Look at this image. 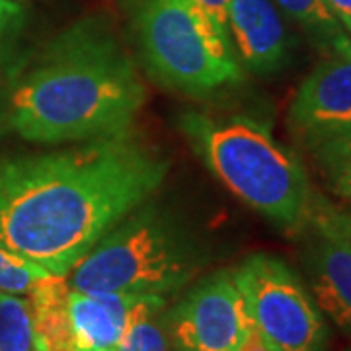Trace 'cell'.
<instances>
[{
	"label": "cell",
	"mask_w": 351,
	"mask_h": 351,
	"mask_svg": "<svg viewBox=\"0 0 351 351\" xmlns=\"http://www.w3.org/2000/svg\"><path fill=\"white\" fill-rule=\"evenodd\" d=\"M168 168L131 129L0 158V248L66 277L110 228L154 197Z\"/></svg>",
	"instance_id": "6da1fadb"
},
{
	"label": "cell",
	"mask_w": 351,
	"mask_h": 351,
	"mask_svg": "<svg viewBox=\"0 0 351 351\" xmlns=\"http://www.w3.org/2000/svg\"><path fill=\"white\" fill-rule=\"evenodd\" d=\"M147 101L133 57L104 16L63 27L14 84L8 127L29 143L69 145L125 131Z\"/></svg>",
	"instance_id": "7a4b0ae2"
},
{
	"label": "cell",
	"mask_w": 351,
	"mask_h": 351,
	"mask_svg": "<svg viewBox=\"0 0 351 351\" xmlns=\"http://www.w3.org/2000/svg\"><path fill=\"white\" fill-rule=\"evenodd\" d=\"M180 131L211 174L256 213L301 234L316 201L311 178L295 152L250 115L186 112Z\"/></svg>",
	"instance_id": "3957f363"
},
{
	"label": "cell",
	"mask_w": 351,
	"mask_h": 351,
	"mask_svg": "<svg viewBox=\"0 0 351 351\" xmlns=\"http://www.w3.org/2000/svg\"><path fill=\"white\" fill-rule=\"evenodd\" d=\"M207 244L189 223L156 201H145L101 237L66 276L76 291L170 297L209 263Z\"/></svg>",
	"instance_id": "277c9868"
},
{
	"label": "cell",
	"mask_w": 351,
	"mask_h": 351,
	"mask_svg": "<svg viewBox=\"0 0 351 351\" xmlns=\"http://www.w3.org/2000/svg\"><path fill=\"white\" fill-rule=\"evenodd\" d=\"M133 34L149 75L191 98L244 82L223 32L191 0H133Z\"/></svg>",
	"instance_id": "5b68a950"
},
{
	"label": "cell",
	"mask_w": 351,
	"mask_h": 351,
	"mask_svg": "<svg viewBox=\"0 0 351 351\" xmlns=\"http://www.w3.org/2000/svg\"><path fill=\"white\" fill-rule=\"evenodd\" d=\"M260 336L274 351H324L330 330L301 276L258 252L230 269Z\"/></svg>",
	"instance_id": "8992f818"
},
{
	"label": "cell",
	"mask_w": 351,
	"mask_h": 351,
	"mask_svg": "<svg viewBox=\"0 0 351 351\" xmlns=\"http://www.w3.org/2000/svg\"><path fill=\"white\" fill-rule=\"evenodd\" d=\"M172 351H274L260 336L230 269L199 279L162 313Z\"/></svg>",
	"instance_id": "52a82bcc"
},
{
	"label": "cell",
	"mask_w": 351,
	"mask_h": 351,
	"mask_svg": "<svg viewBox=\"0 0 351 351\" xmlns=\"http://www.w3.org/2000/svg\"><path fill=\"white\" fill-rule=\"evenodd\" d=\"M301 237L306 287L322 314L351 338V217L318 193Z\"/></svg>",
	"instance_id": "ba28073f"
},
{
	"label": "cell",
	"mask_w": 351,
	"mask_h": 351,
	"mask_svg": "<svg viewBox=\"0 0 351 351\" xmlns=\"http://www.w3.org/2000/svg\"><path fill=\"white\" fill-rule=\"evenodd\" d=\"M289 127L308 149L351 131V45L324 55L289 106Z\"/></svg>",
	"instance_id": "9c48e42d"
},
{
	"label": "cell",
	"mask_w": 351,
	"mask_h": 351,
	"mask_svg": "<svg viewBox=\"0 0 351 351\" xmlns=\"http://www.w3.org/2000/svg\"><path fill=\"white\" fill-rule=\"evenodd\" d=\"M226 34L244 71L276 75L289 63L291 38L271 0H228Z\"/></svg>",
	"instance_id": "30bf717a"
},
{
	"label": "cell",
	"mask_w": 351,
	"mask_h": 351,
	"mask_svg": "<svg viewBox=\"0 0 351 351\" xmlns=\"http://www.w3.org/2000/svg\"><path fill=\"white\" fill-rule=\"evenodd\" d=\"M166 297L106 291H69V328L75 351H115L138 314Z\"/></svg>",
	"instance_id": "8fae6325"
},
{
	"label": "cell",
	"mask_w": 351,
	"mask_h": 351,
	"mask_svg": "<svg viewBox=\"0 0 351 351\" xmlns=\"http://www.w3.org/2000/svg\"><path fill=\"white\" fill-rule=\"evenodd\" d=\"M283 16L304 32L318 51L330 55L351 45V38L330 14L324 0H271Z\"/></svg>",
	"instance_id": "7c38bea8"
},
{
	"label": "cell",
	"mask_w": 351,
	"mask_h": 351,
	"mask_svg": "<svg viewBox=\"0 0 351 351\" xmlns=\"http://www.w3.org/2000/svg\"><path fill=\"white\" fill-rule=\"evenodd\" d=\"M0 351H38L32 306L20 295L0 293Z\"/></svg>",
	"instance_id": "4fadbf2b"
},
{
	"label": "cell",
	"mask_w": 351,
	"mask_h": 351,
	"mask_svg": "<svg viewBox=\"0 0 351 351\" xmlns=\"http://www.w3.org/2000/svg\"><path fill=\"white\" fill-rule=\"evenodd\" d=\"M330 188L351 203V131L308 147Z\"/></svg>",
	"instance_id": "5bb4252c"
},
{
	"label": "cell",
	"mask_w": 351,
	"mask_h": 351,
	"mask_svg": "<svg viewBox=\"0 0 351 351\" xmlns=\"http://www.w3.org/2000/svg\"><path fill=\"white\" fill-rule=\"evenodd\" d=\"M164 308L166 302L138 314L125 330L115 351H172L162 320Z\"/></svg>",
	"instance_id": "9a60e30c"
},
{
	"label": "cell",
	"mask_w": 351,
	"mask_h": 351,
	"mask_svg": "<svg viewBox=\"0 0 351 351\" xmlns=\"http://www.w3.org/2000/svg\"><path fill=\"white\" fill-rule=\"evenodd\" d=\"M51 274L18 254L0 248V293L29 295V291Z\"/></svg>",
	"instance_id": "2e32d148"
},
{
	"label": "cell",
	"mask_w": 351,
	"mask_h": 351,
	"mask_svg": "<svg viewBox=\"0 0 351 351\" xmlns=\"http://www.w3.org/2000/svg\"><path fill=\"white\" fill-rule=\"evenodd\" d=\"M24 4L20 0H0V41L18 34L25 24Z\"/></svg>",
	"instance_id": "e0dca14e"
},
{
	"label": "cell",
	"mask_w": 351,
	"mask_h": 351,
	"mask_svg": "<svg viewBox=\"0 0 351 351\" xmlns=\"http://www.w3.org/2000/svg\"><path fill=\"white\" fill-rule=\"evenodd\" d=\"M191 2L213 22V25L219 32H223L228 38V34H226V8H228V0H191Z\"/></svg>",
	"instance_id": "ac0fdd59"
},
{
	"label": "cell",
	"mask_w": 351,
	"mask_h": 351,
	"mask_svg": "<svg viewBox=\"0 0 351 351\" xmlns=\"http://www.w3.org/2000/svg\"><path fill=\"white\" fill-rule=\"evenodd\" d=\"M324 4L351 38V0H324Z\"/></svg>",
	"instance_id": "d6986e66"
},
{
	"label": "cell",
	"mask_w": 351,
	"mask_h": 351,
	"mask_svg": "<svg viewBox=\"0 0 351 351\" xmlns=\"http://www.w3.org/2000/svg\"><path fill=\"white\" fill-rule=\"evenodd\" d=\"M8 125V113H6V104L0 101V133L4 131V127Z\"/></svg>",
	"instance_id": "ffe728a7"
}]
</instances>
